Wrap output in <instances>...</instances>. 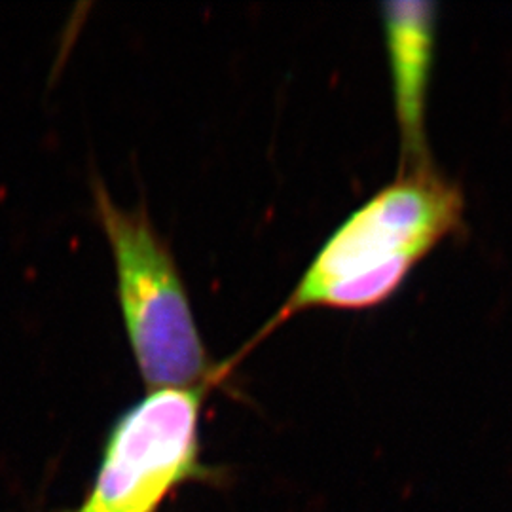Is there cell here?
Masks as SVG:
<instances>
[{
	"instance_id": "6da1fadb",
	"label": "cell",
	"mask_w": 512,
	"mask_h": 512,
	"mask_svg": "<svg viewBox=\"0 0 512 512\" xmlns=\"http://www.w3.org/2000/svg\"><path fill=\"white\" fill-rule=\"evenodd\" d=\"M463 217L461 188L435 165L401 171L330 234L264 334L300 311L382 304Z\"/></svg>"
},
{
	"instance_id": "7a4b0ae2",
	"label": "cell",
	"mask_w": 512,
	"mask_h": 512,
	"mask_svg": "<svg viewBox=\"0 0 512 512\" xmlns=\"http://www.w3.org/2000/svg\"><path fill=\"white\" fill-rule=\"evenodd\" d=\"M93 200L116 266L129 346L148 389L222 380L230 363L209 359L177 262L145 209H122L101 183L93 184Z\"/></svg>"
},
{
	"instance_id": "3957f363",
	"label": "cell",
	"mask_w": 512,
	"mask_h": 512,
	"mask_svg": "<svg viewBox=\"0 0 512 512\" xmlns=\"http://www.w3.org/2000/svg\"><path fill=\"white\" fill-rule=\"evenodd\" d=\"M215 384L152 389L122 412L76 512H158L184 484L215 478L203 465L200 433L203 403Z\"/></svg>"
},
{
	"instance_id": "277c9868",
	"label": "cell",
	"mask_w": 512,
	"mask_h": 512,
	"mask_svg": "<svg viewBox=\"0 0 512 512\" xmlns=\"http://www.w3.org/2000/svg\"><path fill=\"white\" fill-rule=\"evenodd\" d=\"M397 122L401 129V171L431 167L425 133V107L435 48V14L427 2H389L384 6Z\"/></svg>"
}]
</instances>
